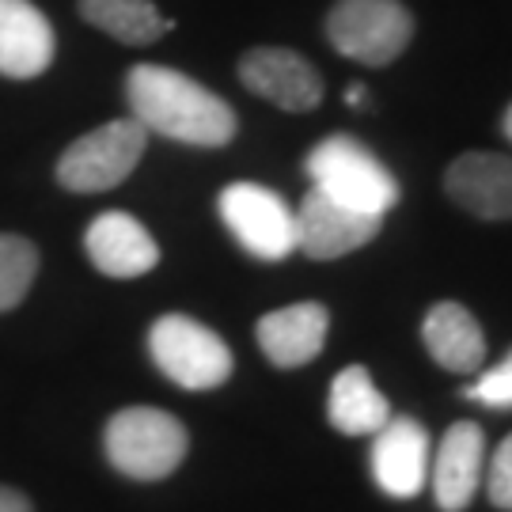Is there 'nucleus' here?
Returning <instances> with one entry per match:
<instances>
[{"label":"nucleus","instance_id":"nucleus-1","mask_svg":"<svg viewBox=\"0 0 512 512\" xmlns=\"http://www.w3.org/2000/svg\"><path fill=\"white\" fill-rule=\"evenodd\" d=\"M129 118L145 133L194 148H224L239 129L236 110L194 76L167 65H133L126 73Z\"/></svg>","mask_w":512,"mask_h":512},{"label":"nucleus","instance_id":"nucleus-2","mask_svg":"<svg viewBox=\"0 0 512 512\" xmlns=\"http://www.w3.org/2000/svg\"><path fill=\"white\" fill-rule=\"evenodd\" d=\"M103 452L118 475L133 482H160L183 467L190 433L160 406H126L103 429Z\"/></svg>","mask_w":512,"mask_h":512},{"label":"nucleus","instance_id":"nucleus-3","mask_svg":"<svg viewBox=\"0 0 512 512\" xmlns=\"http://www.w3.org/2000/svg\"><path fill=\"white\" fill-rule=\"evenodd\" d=\"M308 179L315 190L327 198L349 205L357 213L384 217L391 205L399 202V183L357 137L349 133H330L308 152Z\"/></svg>","mask_w":512,"mask_h":512},{"label":"nucleus","instance_id":"nucleus-4","mask_svg":"<svg viewBox=\"0 0 512 512\" xmlns=\"http://www.w3.org/2000/svg\"><path fill=\"white\" fill-rule=\"evenodd\" d=\"M148 353L152 365L164 372L175 387L186 391H209L232 376V349L217 330L198 323L194 315L171 311L160 315L148 330Z\"/></svg>","mask_w":512,"mask_h":512},{"label":"nucleus","instance_id":"nucleus-5","mask_svg":"<svg viewBox=\"0 0 512 512\" xmlns=\"http://www.w3.org/2000/svg\"><path fill=\"white\" fill-rule=\"evenodd\" d=\"M327 38L342 57L380 69L403 57L414 38V16L403 0H334Z\"/></svg>","mask_w":512,"mask_h":512},{"label":"nucleus","instance_id":"nucleus-6","mask_svg":"<svg viewBox=\"0 0 512 512\" xmlns=\"http://www.w3.org/2000/svg\"><path fill=\"white\" fill-rule=\"evenodd\" d=\"M145 148V126L133 118H118V122H107V126L76 137L73 145L61 152L54 175L57 183L73 194H103V190L126 183L133 167L141 164Z\"/></svg>","mask_w":512,"mask_h":512},{"label":"nucleus","instance_id":"nucleus-7","mask_svg":"<svg viewBox=\"0 0 512 512\" xmlns=\"http://www.w3.org/2000/svg\"><path fill=\"white\" fill-rule=\"evenodd\" d=\"M217 213L243 251L281 262L296 251V209L262 183H232L220 190Z\"/></svg>","mask_w":512,"mask_h":512},{"label":"nucleus","instance_id":"nucleus-8","mask_svg":"<svg viewBox=\"0 0 512 512\" xmlns=\"http://www.w3.org/2000/svg\"><path fill=\"white\" fill-rule=\"evenodd\" d=\"M239 80L251 88L258 99L289 110V114H308L323 103V76L304 54L285 50V46H255L239 57Z\"/></svg>","mask_w":512,"mask_h":512},{"label":"nucleus","instance_id":"nucleus-9","mask_svg":"<svg viewBox=\"0 0 512 512\" xmlns=\"http://www.w3.org/2000/svg\"><path fill=\"white\" fill-rule=\"evenodd\" d=\"M380 220L372 213H357L349 205L327 198L311 186L296 209V251H304L315 262H330L349 251H361L365 243L380 236Z\"/></svg>","mask_w":512,"mask_h":512},{"label":"nucleus","instance_id":"nucleus-10","mask_svg":"<svg viewBox=\"0 0 512 512\" xmlns=\"http://www.w3.org/2000/svg\"><path fill=\"white\" fill-rule=\"evenodd\" d=\"M84 251L92 266L107 277H145L160 262V243L141 220L122 209H107L84 228Z\"/></svg>","mask_w":512,"mask_h":512},{"label":"nucleus","instance_id":"nucleus-11","mask_svg":"<svg viewBox=\"0 0 512 512\" xmlns=\"http://www.w3.org/2000/svg\"><path fill=\"white\" fill-rule=\"evenodd\" d=\"M57 35L31 0H0V76L35 80L54 65Z\"/></svg>","mask_w":512,"mask_h":512},{"label":"nucleus","instance_id":"nucleus-12","mask_svg":"<svg viewBox=\"0 0 512 512\" xmlns=\"http://www.w3.org/2000/svg\"><path fill=\"white\" fill-rule=\"evenodd\" d=\"M448 198L482 220H512V156L463 152L444 175Z\"/></svg>","mask_w":512,"mask_h":512},{"label":"nucleus","instance_id":"nucleus-13","mask_svg":"<svg viewBox=\"0 0 512 512\" xmlns=\"http://www.w3.org/2000/svg\"><path fill=\"white\" fill-rule=\"evenodd\" d=\"M372 475L387 497L421 494L429 478V433L414 418H391L372 437Z\"/></svg>","mask_w":512,"mask_h":512},{"label":"nucleus","instance_id":"nucleus-14","mask_svg":"<svg viewBox=\"0 0 512 512\" xmlns=\"http://www.w3.org/2000/svg\"><path fill=\"white\" fill-rule=\"evenodd\" d=\"M330 311L315 300L289 304V308L266 311L258 319V349L266 353V361L277 368H300L311 365L323 346H327Z\"/></svg>","mask_w":512,"mask_h":512},{"label":"nucleus","instance_id":"nucleus-15","mask_svg":"<svg viewBox=\"0 0 512 512\" xmlns=\"http://www.w3.org/2000/svg\"><path fill=\"white\" fill-rule=\"evenodd\" d=\"M486 471V433L475 421H456L433 459V494L444 512H463L475 501V490Z\"/></svg>","mask_w":512,"mask_h":512},{"label":"nucleus","instance_id":"nucleus-16","mask_svg":"<svg viewBox=\"0 0 512 512\" xmlns=\"http://www.w3.org/2000/svg\"><path fill=\"white\" fill-rule=\"evenodd\" d=\"M421 338H425L429 357L440 368L459 372V376H471L486 361V334H482L475 315L456 300H444V304L429 308Z\"/></svg>","mask_w":512,"mask_h":512},{"label":"nucleus","instance_id":"nucleus-17","mask_svg":"<svg viewBox=\"0 0 512 512\" xmlns=\"http://www.w3.org/2000/svg\"><path fill=\"white\" fill-rule=\"evenodd\" d=\"M327 418L346 437H376L391 421V403L380 395V387L372 384L368 368L349 365L330 384Z\"/></svg>","mask_w":512,"mask_h":512},{"label":"nucleus","instance_id":"nucleus-18","mask_svg":"<svg viewBox=\"0 0 512 512\" xmlns=\"http://www.w3.org/2000/svg\"><path fill=\"white\" fill-rule=\"evenodd\" d=\"M80 19L122 46H152L171 31V19L152 0H76Z\"/></svg>","mask_w":512,"mask_h":512},{"label":"nucleus","instance_id":"nucleus-19","mask_svg":"<svg viewBox=\"0 0 512 512\" xmlns=\"http://www.w3.org/2000/svg\"><path fill=\"white\" fill-rule=\"evenodd\" d=\"M38 277V247L31 239L0 232V311L23 304Z\"/></svg>","mask_w":512,"mask_h":512},{"label":"nucleus","instance_id":"nucleus-20","mask_svg":"<svg viewBox=\"0 0 512 512\" xmlns=\"http://www.w3.org/2000/svg\"><path fill=\"white\" fill-rule=\"evenodd\" d=\"M467 399H475L482 406H494V410H512V349L505 353V361L486 368L475 384L467 387Z\"/></svg>","mask_w":512,"mask_h":512},{"label":"nucleus","instance_id":"nucleus-21","mask_svg":"<svg viewBox=\"0 0 512 512\" xmlns=\"http://www.w3.org/2000/svg\"><path fill=\"white\" fill-rule=\"evenodd\" d=\"M486 490H490V501H494L497 509L512 512V433L501 440V448L494 452L490 475H486Z\"/></svg>","mask_w":512,"mask_h":512},{"label":"nucleus","instance_id":"nucleus-22","mask_svg":"<svg viewBox=\"0 0 512 512\" xmlns=\"http://www.w3.org/2000/svg\"><path fill=\"white\" fill-rule=\"evenodd\" d=\"M0 512H35L31 497L12 490V486H0Z\"/></svg>","mask_w":512,"mask_h":512},{"label":"nucleus","instance_id":"nucleus-23","mask_svg":"<svg viewBox=\"0 0 512 512\" xmlns=\"http://www.w3.org/2000/svg\"><path fill=\"white\" fill-rule=\"evenodd\" d=\"M346 99H349V107H365V99H368V92L361 88V84H353L346 92Z\"/></svg>","mask_w":512,"mask_h":512},{"label":"nucleus","instance_id":"nucleus-24","mask_svg":"<svg viewBox=\"0 0 512 512\" xmlns=\"http://www.w3.org/2000/svg\"><path fill=\"white\" fill-rule=\"evenodd\" d=\"M501 126H505V137L512 141V103H509V110H505V122H501Z\"/></svg>","mask_w":512,"mask_h":512}]
</instances>
